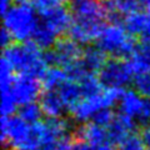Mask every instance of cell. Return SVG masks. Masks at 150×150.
Listing matches in <instances>:
<instances>
[{"label":"cell","mask_w":150,"mask_h":150,"mask_svg":"<svg viewBox=\"0 0 150 150\" xmlns=\"http://www.w3.org/2000/svg\"><path fill=\"white\" fill-rule=\"evenodd\" d=\"M70 10L73 23L69 36L79 44H88L96 39L104 26L106 13L100 0H71Z\"/></svg>","instance_id":"6da1fadb"},{"label":"cell","mask_w":150,"mask_h":150,"mask_svg":"<svg viewBox=\"0 0 150 150\" xmlns=\"http://www.w3.org/2000/svg\"><path fill=\"white\" fill-rule=\"evenodd\" d=\"M40 50L33 41H18L4 49L1 59L10 65L15 74L33 75L41 79L48 69V63Z\"/></svg>","instance_id":"7a4b0ae2"},{"label":"cell","mask_w":150,"mask_h":150,"mask_svg":"<svg viewBox=\"0 0 150 150\" xmlns=\"http://www.w3.org/2000/svg\"><path fill=\"white\" fill-rule=\"evenodd\" d=\"M4 28L13 40L29 41L40 21V14L34 0H15L3 14Z\"/></svg>","instance_id":"3957f363"},{"label":"cell","mask_w":150,"mask_h":150,"mask_svg":"<svg viewBox=\"0 0 150 150\" xmlns=\"http://www.w3.org/2000/svg\"><path fill=\"white\" fill-rule=\"evenodd\" d=\"M131 35L124 24L119 21L104 25L96 38V46L111 58H126L133 55L137 48Z\"/></svg>","instance_id":"277c9868"},{"label":"cell","mask_w":150,"mask_h":150,"mask_svg":"<svg viewBox=\"0 0 150 150\" xmlns=\"http://www.w3.org/2000/svg\"><path fill=\"white\" fill-rule=\"evenodd\" d=\"M40 78L26 74H16L13 76L0 78V90L1 94L10 95L18 106H21L28 103L35 101L39 99L41 84Z\"/></svg>","instance_id":"5b68a950"},{"label":"cell","mask_w":150,"mask_h":150,"mask_svg":"<svg viewBox=\"0 0 150 150\" xmlns=\"http://www.w3.org/2000/svg\"><path fill=\"white\" fill-rule=\"evenodd\" d=\"M123 90L116 89H106L100 93L90 96H83L76 104H75L70 111H71L73 119L79 123H89L98 112L106 108H112L118 104L120 94Z\"/></svg>","instance_id":"8992f818"},{"label":"cell","mask_w":150,"mask_h":150,"mask_svg":"<svg viewBox=\"0 0 150 150\" xmlns=\"http://www.w3.org/2000/svg\"><path fill=\"white\" fill-rule=\"evenodd\" d=\"M137 70L131 60L123 58H111L106 60L103 68L99 70V78L103 86L106 89L124 90L129 84L134 83Z\"/></svg>","instance_id":"52a82bcc"},{"label":"cell","mask_w":150,"mask_h":150,"mask_svg":"<svg viewBox=\"0 0 150 150\" xmlns=\"http://www.w3.org/2000/svg\"><path fill=\"white\" fill-rule=\"evenodd\" d=\"M0 133H1V144L4 148H24L29 150L31 124L25 121L19 114L3 116L0 124Z\"/></svg>","instance_id":"ba28073f"},{"label":"cell","mask_w":150,"mask_h":150,"mask_svg":"<svg viewBox=\"0 0 150 150\" xmlns=\"http://www.w3.org/2000/svg\"><path fill=\"white\" fill-rule=\"evenodd\" d=\"M119 110L137 124L148 125L150 123V98H145L137 90H123L120 94Z\"/></svg>","instance_id":"9c48e42d"},{"label":"cell","mask_w":150,"mask_h":150,"mask_svg":"<svg viewBox=\"0 0 150 150\" xmlns=\"http://www.w3.org/2000/svg\"><path fill=\"white\" fill-rule=\"evenodd\" d=\"M81 54L83 50L80 49V44L71 38L59 39L53 48L44 53L48 65H58L64 69L76 63Z\"/></svg>","instance_id":"30bf717a"},{"label":"cell","mask_w":150,"mask_h":150,"mask_svg":"<svg viewBox=\"0 0 150 150\" xmlns=\"http://www.w3.org/2000/svg\"><path fill=\"white\" fill-rule=\"evenodd\" d=\"M40 20L45 23L58 36L68 33L73 23L71 10H68L64 5H54L40 10Z\"/></svg>","instance_id":"8fae6325"},{"label":"cell","mask_w":150,"mask_h":150,"mask_svg":"<svg viewBox=\"0 0 150 150\" xmlns=\"http://www.w3.org/2000/svg\"><path fill=\"white\" fill-rule=\"evenodd\" d=\"M39 104L44 115L54 119L62 118L69 109L58 89H45L39 96Z\"/></svg>","instance_id":"7c38bea8"},{"label":"cell","mask_w":150,"mask_h":150,"mask_svg":"<svg viewBox=\"0 0 150 150\" xmlns=\"http://www.w3.org/2000/svg\"><path fill=\"white\" fill-rule=\"evenodd\" d=\"M76 134H78L79 139L85 140L94 150L111 143L106 126L99 125L96 123H93V121H89V123H86L84 126L79 128Z\"/></svg>","instance_id":"4fadbf2b"},{"label":"cell","mask_w":150,"mask_h":150,"mask_svg":"<svg viewBox=\"0 0 150 150\" xmlns=\"http://www.w3.org/2000/svg\"><path fill=\"white\" fill-rule=\"evenodd\" d=\"M135 126H137V121L134 119L121 114V112L119 115H115L111 123L106 126L111 143L119 144L123 139L134 133Z\"/></svg>","instance_id":"5bb4252c"},{"label":"cell","mask_w":150,"mask_h":150,"mask_svg":"<svg viewBox=\"0 0 150 150\" xmlns=\"http://www.w3.org/2000/svg\"><path fill=\"white\" fill-rule=\"evenodd\" d=\"M105 55L106 54L99 46H88L85 50H83L79 63L86 73L95 74L96 71L99 73V70L105 64Z\"/></svg>","instance_id":"9a60e30c"},{"label":"cell","mask_w":150,"mask_h":150,"mask_svg":"<svg viewBox=\"0 0 150 150\" xmlns=\"http://www.w3.org/2000/svg\"><path fill=\"white\" fill-rule=\"evenodd\" d=\"M58 35L50 29V28L43 21H39L38 28L35 29L34 34H33L31 41L34 44H36L41 50H49L55 45V43L58 41Z\"/></svg>","instance_id":"2e32d148"},{"label":"cell","mask_w":150,"mask_h":150,"mask_svg":"<svg viewBox=\"0 0 150 150\" xmlns=\"http://www.w3.org/2000/svg\"><path fill=\"white\" fill-rule=\"evenodd\" d=\"M58 91H59L60 95H62L63 100L65 101V104L68 105L69 109H71V108L83 98V91H81L80 84H79L76 80L70 79V78L68 80H65L62 85L58 88Z\"/></svg>","instance_id":"e0dca14e"},{"label":"cell","mask_w":150,"mask_h":150,"mask_svg":"<svg viewBox=\"0 0 150 150\" xmlns=\"http://www.w3.org/2000/svg\"><path fill=\"white\" fill-rule=\"evenodd\" d=\"M68 79L69 75L64 68L58 67V65H51L50 68L46 69L45 74L41 78V81L45 89H58Z\"/></svg>","instance_id":"ac0fdd59"},{"label":"cell","mask_w":150,"mask_h":150,"mask_svg":"<svg viewBox=\"0 0 150 150\" xmlns=\"http://www.w3.org/2000/svg\"><path fill=\"white\" fill-rule=\"evenodd\" d=\"M131 63L137 73L144 69H150V40H143L142 44L137 45L131 55Z\"/></svg>","instance_id":"d6986e66"},{"label":"cell","mask_w":150,"mask_h":150,"mask_svg":"<svg viewBox=\"0 0 150 150\" xmlns=\"http://www.w3.org/2000/svg\"><path fill=\"white\" fill-rule=\"evenodd\" d=\"M19 115L29 124H36L39 121H41V116L44 115V112L41 110V106L39 103L31 101V103H28V104H24L20 106Z\"/></svg>","instance_id":"ffe728a7"},{"label":"cell","mask_w":150,"mask_h":150,"mask_svg":"<svg viewBox=\"0 0 150 150\" xmlns=\"http://www.w3.org/2000/svg\"><path fill=\"white\" fill-rule=\"evenodd\" d=\"M133 84L139 94L145 98H150V69H144L137 73Z\"/></svg>","instance_id":"44dd1931"},{"label":"cell","mask_w":150,"mask_h":150,"mask_svg":"<svg viewBox=\"0 0 150 150\" xmlns=\"http://www.w3.org/2000/svg\"><path fill=\"white\" fill-rule=\"evenodd\" d=\"M116 150H148L143 135L130 134L118 144Z\"/></svg>","instance_id":"7402d4cb"},{"label":"cell","mask_w":150,"mask_h":150,"mask_svg":"<svg viewBox=\"0 0 150 150\" xmlns=\"http://www.w3.org/2000/svg\"><path fill=\"white\" fill-rule=\"evenodd\" d=\"M114 112H112L111 110V108H106V109H103L100 110L98 114L93 118V123H96V124H99V125H103V126H108L110 123H111V120L114 119Z\"/></svg>","instance_id":"603a6c76"},{"label":"cell","mask_w":150,"mask_h":150,"mask_svg":"<svg viewBox=\"0 0 150 150\" xmlns=\"http://www.w3.org/2000/svg\"><path fill=\"white\" fill-rule=\"evenodd\" d=\"M71 142L68 138L56 140V142H51V143H46L40 145L36 150H69Z\"/></svg>","instance_id":"cb8c5ba5"},{"label":"cell","mask_w":150,"mask_h":150,"mask_svg":"<svg viewBox=\"0 0 150 150\" xmlns=\"http://www.w3.org/2000/svg\"><path fill=\"white\" fill-rule=\"evenodd\" d=\"M67 1H69V0H34V4L38 9V11H40L54 5H64Z\"/></svg>","instance_id":"d4e9b609"},{"label":"cell","mask_w":150,"mask_h":150,"mask_svg":"<svg viewBox=\"0 0 150 150\" xmlns=\"http://www.w3.org/2000/svg\"><path fill=\"white\" fill-rule=\"evenodd\" d=\"M140 38L143 40H150V9L145 11V20H144V26L143 31L140 34Z\"/></svg>","instance_id":"484cf974"},{"label":"cell","mask_w":150,"mask_h":150,"mask_svg":"<svg viewBox=\"0 0 150 150\" xmlns=\"http://www.w3.org/2000/svg\"><path fill=\"white\" fill-rule=\"evenodd\" d=\"M69 150H94V149L85 142V140L78 138L76 140H75V142L71 143Z\"/></svg>","instance_id":"4316f807"},{"label":"cell","mask_w":150,"mask_h":150,"mask_svg":"<svg viewBox=\"0 0 150 150\" xmlns=\"http://www.w3.org/2000/svg\"><path fill=\"white\" fill-rule=\"evenodd\" d=\"M0 43H1L3 49H5L6 46L13 44V38H11L10 34H9V31L5 29V28H3V30H1V35H0Z\"/></svg>","instance_id":"83f0119b"},{"label":"cell","mask_w":150,"mask_h":150,"mask_svg":"<svg viewBox=\"0 0 150 150\" xmlns=\"http://www.w3.org/2000/svg\"><path fill=\"white\" fill-rule=\"evenodd\" d=\"M143 138H144V142L146 144V148L148 150H150V124L145 126V129L143 130Z\"/></svg>","instance_id":"f1b7e54d"},{"label":"cell","mask_w":150,"mask_h":150,"mask_svg":"<svg viewBox=\"0 0 150 150\" xmlns=\"http://www.w3.org/2000/svg\"><path fill=\"white\" fill-rule=\"evenodd\" d=\"M138 3H139V6L145 9V10L150 9V0H138Z\"/></svg>","instance_id":"f546056e"},{"label":"cell","mask_w":150,"mask_h":150,"mask_svg":"<svg viewBox=\"0 0 150 150\" xmlns=\"http://www.w3.org/2000/svg\"><path fill=\"white\" fill-rule=\"evenodd\" d=\"M96 150H116V149L114 148V144L110 143V144H106V145H104V146H101V148L96 149Z\"/></svg>","instance_id":"4dcf8cb0"},{"label":"cell","mask_w":150,"mask_h":150,"mask_svg":"<svg viewBox=\"0 0 150 150\" xmlns=\"http://www.w3.org/2000/svg\"><path fill=\"white\" fill-rule=\"evenodd\" d=\"M9 150H28V149H24V148H11Z\"/></svg>","instance_id":"1f68e13d"}]
</instances>
